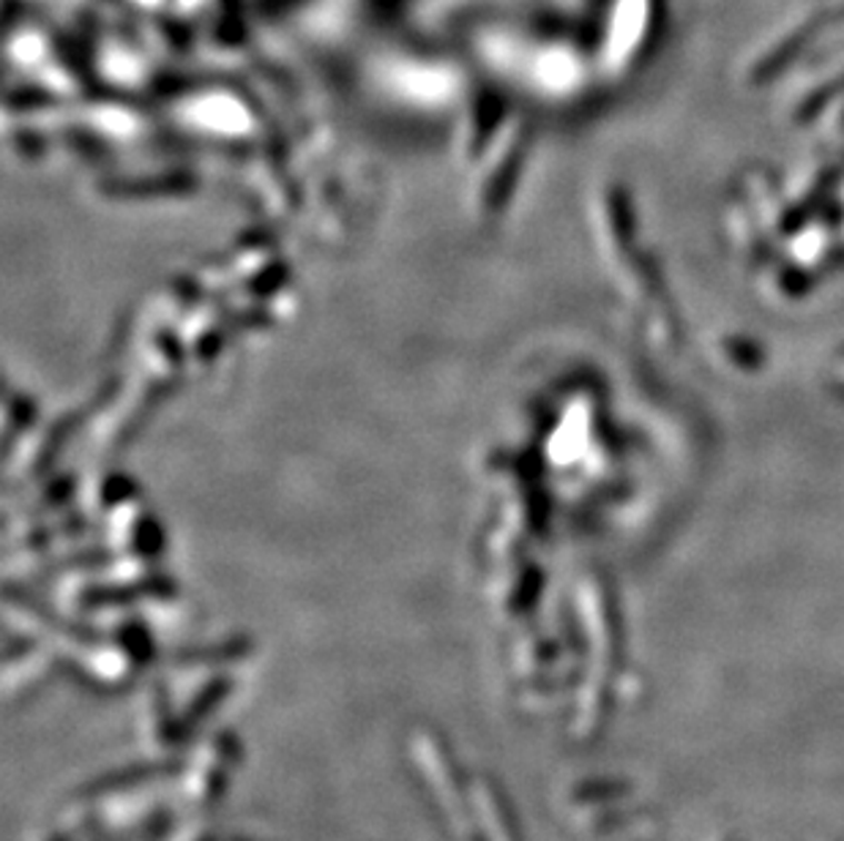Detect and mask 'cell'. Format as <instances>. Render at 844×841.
<instances>
[]
</instances>
